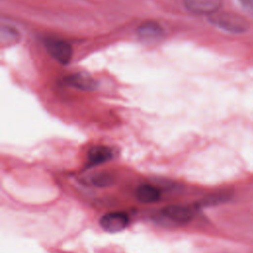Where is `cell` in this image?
<instances>
[{
	"instance_id": "5",
	"label": "cell",
	"mask_w": 253,
	"mask_h": 253,
	"mask_svg": "<svg viewBox=\"0 0 253 253\" xmlns=\"http://www.w3.org/2000/svg\"><path fill=\"white\" fill-rule=\"evenodd\" d=\"M186 9L200 15H212L219 11L222 0H183Z\"/></svg>"
},
{
	"instance_id": "3",
	"label": "cell",
	"mask_w": 253,
	"mask_h": 253,
	"mask_svg": "<svg viewBox=\"0 0 253 253\" xmlns=\"http://www.w3.org/2000/svg\"><path fill=\"white\" fill-rule=\"evenodd\" d=\"M44 45L48 53L62 64H66L70 61L72 57V47L71 45L60 39L50 38L45 40Z\"/></svg>"
},
{
	"instance_id": "4",
	"label": "cell",
	"mask_w": 253,
	"mask_h": 253,
	"mask_svg": "<svg viewBox=\"0 0 253 253\" xmlns=\"http://www.w3.org/2000/svg\"><path fill=\"white\" fill-rule=\"evenodd\" d=\"M129 222L128 215L122 211H113L104 214L100 218L101 227L111 233L124 230Z\"/></svg>"
},
{
	"instance_id": "1",
	"label": "cell",
	"mask_w": 253,
	"mask_h": 253,
	"mask_svg": "<svg viewBox=\"0 0 253 253\" xmlns=\"http://www.w3.org/2000/svg\"><path fill=\"white\" fill-rule=\"evenodd\" d=\"M210 21L216 27L233 34H241L247 31L248 22L246 19L233 12H216L210 16Z\"/></svg>"
},
{
	"instance_id": "2",
	"label": "cell",
	"mask_w": 253,
	"mask_h": 253,
	"mask_svg": "<svg viewBox=\"0 0 253 253\" xmlns=\"http://www.w3.org/2000/svg\"><path fill=\"white\" fill-rule=\"evenodd\" d=\"M196 214V208L192 206L171 205L163 209L159 215L166 223L181 225L189 222Z\"/></svg>"
},
{
	"instance_id": "6",
	"label": "cell",
	"mask_w": 253,
	"mask_h": 253,
	"mask_svg": "<svg viewBox=\"0 0 253 253\" xmlns=\"http://www.w3.org/2000/svg\"><path fill=\"white\" fill-rule=\"evenodd\" d=\"M66 82L77 89L85 91L94 90L96 87V81L92 78L91 75L85 72H78L69 75L66 78Z\"/></svg>"
},
{
	"instance_id": "12",
	"label": "cell",
	"mask_w": 253,
	"mask_h": 253,
	"mask_svg": "<svg viewBox=\"0 0 253 253\" xmlns=\"http://www.w3.org/2000/svg\"><path fill=\"white\" fill-rule=\"evenodd\" d=\"M227 198L226 194H215V195H211V197L206 198L203 201L204 205H212V204H216V203H220L222 201H224Z\"/></svg>"
},
{
	"instance_id": "9",
	"label": "cell",
	"mask_w": 253,
	"mask_h": 253,
	"mask_svg": "<svg viewBox=\"0 0 253 253\" xmlns=\"http://www.w3.org/2000/svg\"><path fill=\"white\" fill-rule=\"evenodd\" d=\"M135 197L139 202L149 204V203L157 202L161 197V192L155 186H152L149 184H143L136 189Z\"/></svg>"
},
{
	"instance_id": "10",
	"label": "cell",
	"mask_w": 253,
	"mask_h": 253,
	"mask_svg": "<svg viewBox=\"0 0 253 253\" xmlns=\"http://www.w3.org/2000/svg\"><path fill=\"white\" fill-rule=\"evenodd\" d=\"M113 182L112 175L109 173H97L90 178V183L95 186L105 187Z\"/></svg>"
},
{
	"instance_id": "11",
	"label": "cell",
	"mask_w": 253,
	"mask_h": 253,
	"mask_svg": "<svg viewBox=\"0 0 253 253\" xmlns=\"http://www.w3.org/2000/svg\"><path fill=\"white\" fill-rule=\"evenodd\" d=\"M19 34L16 30L12 29L11 27H2L1 29V42L2 43H11L17 42L19 38Z\"/></svg>"
},
{
	"instance_id": "7",
	"label": "cell",
	"mask_w": 253,
	"mask_h": 253,
	"mask_svg": "<svg viewBox=\"0 0 253 253\" xmlns=\"http://www.w3.org/2000/svg\"><path fill=\"white\" fill-rule=\"evenodd\" d=\"M137 35L143 40H154L163 35V30L158 23L154 21H145L138 26Z\"/></svg>"
},
{
	"instance_id": "8",
	"label": "cell",
	"mask_w": 253,
	"mask_h": 253,
	"mask_svg": "<svg viewBox=\"0 0 253 253\" xmlns=\"http://www.w3.org/2000/svg\"><path fill=\"white\" fill-rule=\"evenodd\" d=\"M113 156L111 148L107 146H94L88 152V165L96 166L110 160Z\"/></svg>"
},
{
	"instance_id": "13",
	"label": "cell",
	"mask_w": 253,
	"mask_h": 253,
	"mask_svg": "<svg viewBox=\"0 0 253 253\" xmlns=\"http://www.w3.org/2000/svg\"><path fill=\"white\" fill-rule=\"evenodd\" d=\"M239 1L247 11L253 14V0H239Z\"/></svg>"
}]
</instances>
